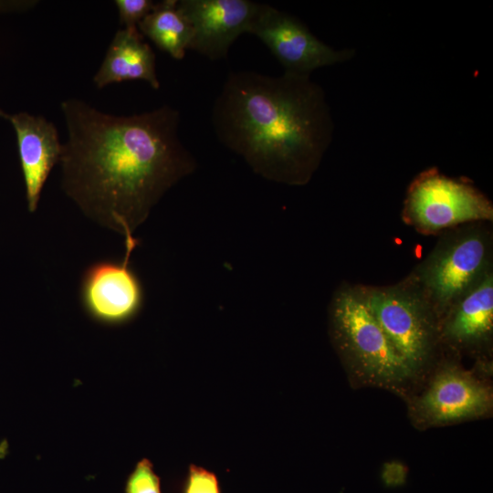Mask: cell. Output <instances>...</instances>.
Masks as SVG:
<instances>
[{
  "label": "cell",
  "instance_id": "1",
  "mask_svg": "<svg viewBox=\"0 0 493 493\" xmlns=\"http://www.w3.org/2000/svg\"><path fill=\"white\" fill-rule=\"evenodd\" d=\"M61 110L68 131L62 189L85 215L135 240L163 194L197 167L179 138V112L164 105L115 116L76 99L64 100Z\"/></svg>",
  "mask_w": 493,
  "mask_h": 493
},
{
  "label": "cell",
  "instance_id": "2",
  "mask_svg": "<svg viewBox=\"0 0 493 493\" xmlns=\"http://www.w3.org/2000/svg\"><path fill=\"white\" fill-rule=\"evenodd\" d=\"M219 142L276 183L306 184L330 146L334 124L310 77L230 73L212 109Z\"/></svg>",
  "mask_w": 493,
  "mask_h": 493
},
{
  "label": "cell",
  "instance_id": "3",
  "mask_svg": "<svg viewBox=\"0 0 493 493\" xmlns=\"http://www.w3.org/2000/svg\"><path fill=\"white\" fill-rule=\"evenodd\" d=\"M330 319L338 348L365 379L396 386L413 375L367 307L361 288L338 289Z\"/></svg>",
  "mask_w": 493,
  "mask_h": 493
},
{
  "label": "cell",
  "instance_id": "4",
  "mask_svg": "<svg viewBox=\"0 0 493 493\" xmlns=\"http://www.w3.org/2000/svg\"><path fill=\"white\" fill-rule=\"evenodd\" d=\"M361 291L396 351L416 372L427 360L433 342L431 305L423 290L401 284Z\"/></svg>",
  "mask_w": 493,
  "mask_h": 493
},
{
  "label": "cell",
  "instance_id": "5",
  "mask_svg": "<svg viewBox=\"0 0 493 493\" xmlns=\"http://www.w3.org/2000/svg\"><path fill=\"white\" fill-rule=\"evenodd\" d=\"M404 215L424 232H435L457 224L493 218L489 199L467 181L429 169L408 188Z\"/></svg>",
  "mask_w": 493,
  "mask_h": 493
},
{
  "label": "cell",
  "instance_id": "6",
  "mask_svg": "<svg viewBox=\"0 0 493 493\" xmlns=\"http://www.w3.org/2000/svg\"><path fill=\"white\" fill-rule=\"evenodd\" d=\"M489 240L479 230L448 238L425 261L419 281L435 308H450L488 271Z\"/></svg>",
  "mask_w": 493,
  "mask_h": 493
},
{
  "label": "cell",
  "instance_id": "7",
  "mask_svg": "<svg viewBox=\"0 0 493 493\" xmlns=\"http://www.w3.org/2000/svg\"><path fill=\"white\" fill-rule=\"evenodd\" d=\"M249 34L257 37L284 68V73L309 77L322 67L351 59L354 49H334L317 38L299 18L269 5H258Z\"/></svg>",
  "mask_w": 493,
  "mask_h": 493
},
{
  "label": "cell",
  "instance_id": "8",
  "mask_svg": "<svg viewBox=\"0 0 493 493\" xmlns=\"http://www.w3.org/2000/svg\"><path fill=\"white\" fill-rule=\"evenodd\" d=\"M137 243H125L122 260H100L88 267L80 284V299L95 320L110 324L125 322L143 304L142 283L130 266Z\"/></svg>",
  "mask_w": 493,
  "mask_h": 493
},
{
  "label": "cell",
  "instance_id": "9",
  "mask_svg": "<svg viewBox=\"0 0 493 493\" xmlns=\"http://www.w3.org/2000/svg\"><path fill=\"white\" fill-rule=\"evenodd\" d=\"M258 5L248 0L176 1L193 30L189 49L212 61L226 58L235 40L249 33Z\"/></svg>",
  "mask_w": 493,
  "mask_h": 493
},
{
  "label": "cell",
  "instance_id": "10",
  "mask_svg": "<svg viewBox=\"0 0 493 493\" xmlns=\"http://www.w3.org/2000/svg\"><path fill=\"white\" fill-rule=\"evenodd\" d=\"M489 389L457 367H445L417 398L416 415L431 425L446 424L483 415L491 408Z\"/></svg>",
  "mask_w": 493,
  "mask_h": 493
},
{
  "label": "cell",
  "instance_id": "11",
  "mask_svg": "<svg viewBox=\"0 0 493 493\" xmlns=\"http://www.w3.org/2000/svg\"><path fill=\"white\" fill-rule=\"evenodd\" d=\"M16 133L27 209H37L42 189L54 165L59 163L62 143L54 124L42 116L26 112L9 115L0 110Z\"/></svg>",
  "mask_w": 493,
  "mask_h": 493
},
{
  "label": "cell",
  "instance_id": "12",
  "mask_svg": "<svg viewBox=\"0 0 493 493\" xmlns=\"http://www.w3.org/2000/svg\"><path fill=\"white\" fill-rule=\"evenodd\" d=\"M131 79L145 80L154 89L160 88L154 52L138 28H123L115 34L93 80L98 88H103Z\"/></svg>",
  "mask_w": 493,
  "mask_h": 493
},
{
  "label": "cell",
  "instance_id": "13",
  "mask_svg": "<svg viewBox=\"0 0 493 493\" xmlns=\"http://www.w3.org/2000/svg\"><path fill=\"white\" fill-rule=\"evenodd\" d=\"M453 305V311L445 326V335L448 339L467 344L488 338L493 328L492 273L487 271Z\"/></svg>",
  "mask_w": 493,
  "mask_h": 493
},
{
  "label": "cell",
  "instance_id": "14",
  "mask_svg": "<svg viewBox=\"0 0 493 493\" xmlns=\"http://www.w3.org/2000/svg\"><path fill=\"white\" fill-rule=\"evenodd\" d=\"M177 0L155 3L152 10L139 23L141 34L175 59H182L189 49L193 30L176 7Z\"/></svg>",
  "mask_w": 493,
  "mask_h": 493
},
{
  "label": "cell",
  "instance_id": "15",
  "mask_svg": "<svg viewBox=\"0 0 493 493\" xmlns=\"http://www.w3.org/2000/svg\"><path fill=\"white\" fill-rule=\"evenodd\" d=\"M126 493H161L160 478L150 460H140L130 474L125 487Z\"/></svg>",
  "mask_w": 493,
  "mask_h": 493
},
{
  "label": "cell",
  "instance_id": "16",
  "mask_svg": "<svg viewBox=\"0 0 493 493\" xmlns=\"http://www.w3.org/2000/svg\"><path fill=\"white\" fill-rule=\"evenodd\" d=\"M182 493H221V488L218 478L214 472L191 464Z\"/></svg>",
  "mask_w": 493,
  "mask_h": 493
},
{
  "label": "cell",
  "instance_id": "17",
  "mask_svg": "<svg viewBox=\"0 0 493 493\" xmlns=\"http://www.w3.org/2000/svg\"><path fill=\"white\" fill-rule=\"evenodd\" d=\"M120 22L124 28H138L139 23L152 10L151 0H116Z\"/></svg>",
  "mask_w": 493,
  "mask_h": 493
},
{
  "label": "cell",
  "instance_id": "18",
  "mask_svg": "<svg viewBox=\"0 0 493 493\" xmlns=\"http://www.w3.org/2000/svg\"><path fill=\"white\" fill-rule=\"evenodd\" d=\"M34 2H4L0 1V12L5 10H11L12 8H18L20 6L26 7L27 5H32Z\"/></svg>",
  "mask_w": 493,
  "mask_h": 493
}]
</instances>
